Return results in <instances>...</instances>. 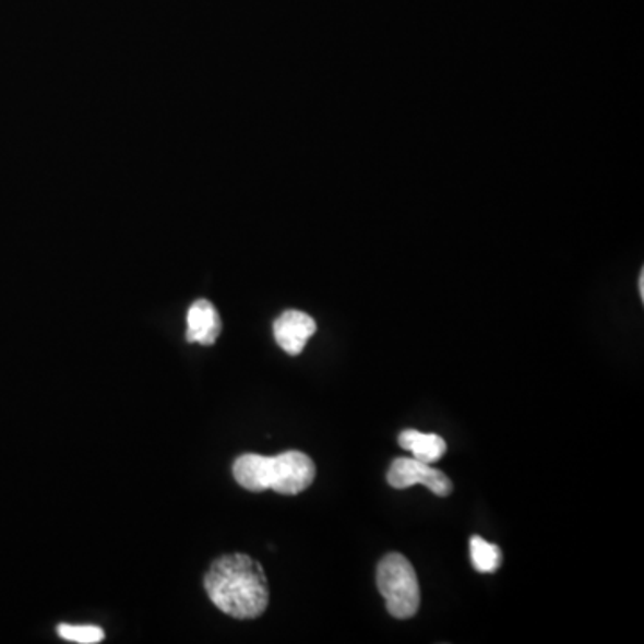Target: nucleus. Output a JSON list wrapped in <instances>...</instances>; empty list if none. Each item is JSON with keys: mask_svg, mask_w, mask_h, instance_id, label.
<instances>
[{"mask_svg": "<svg viewBox=\"0 0 644 644\" xmlns=\"http://www.w3.org/2000/svg\"><path fill=\"white\" fill-rule=\"evenodd\" d=\"M204 587L212 604L235 620H254L267 609V576L262 564L246 553L215 560Z\"/></svg>", "mask_w": 644, "mask_h": 644, "instance_id": "f257e3e1", "label": "nucleus"}, {"mask_svg": "<svg viewBox=\"0 0 644 644\" xmlns=\"http://www.w3.org/2000/svg\"><path fill=\"white\" fill-rule=\"evenodd\" d=\"M238 486L251 492L271 491L296 496L315 480V464L302 451H285L278 456H238L234 464Z\"/></svg>", "mask_w": 644, "mask_h": 644, "instance_id": "f03ea898", "label": "nucleus"}, {"mask_svg": "<svg viewBox=\"0 0 644 644\" xmlns=\"http://www.w3.org/2000/svg\"><path fill=\"white\" fill-rule=\"evenodd\" d=\"M377 584L380 595L385 598L389 615L396 620H408L416 616L421 605V589L416 571L402 553H389L378 564Z\"/></svg>", "mask_w": 644, "mask_h": 644, "instance_id": "7ed1b4c3", "label": "nucleus"}, {"mask_svg": "<svg viewBox=\"0 0 644 644\" xmlns=\"http://www.w3.org/2000/svg\"><path fill=\"white\" fill-rule=\"evenodd\" d=\"M389 486L394 489H408L412 486H425L437 496H450L453 484L444 473L439 472L431 464L416 461V458H396L392 462L389 475Z\"/></svg>", "mask_w": 644, "mask_h": 644, "instance_id": "20e7f679", "label": "nucleus"}, {"mask_svg": "<svg viewBox=\"0 0 644 644\" xmlns=\"http://www.w3.org/2000/svg\"><path fill=\"white\" fill-rule=\"evenodd\" d=\"M315 330H318V324L308 313L287 310L274 322V338L283 351L298 357Z\"/></svg>", "mask_w": 644, "mask_h": 644, "instance_id": "39448f33", "label": "nucleus"}, {"mask_svg": "<svg viewBox=\"0 0 644 644\" xmlns=\"http://www.w3.org/2000/svg\"><path fill=\"white\" fill-rule=\"evenodd\" d=\"M187 324H189L187 341L201 344V346H214L220 335V330H223L217 308L204 299L193 302L190 307Z\"/></svg>", "mask_w": 644, "mask_h": 644, "instance_id": "423d86ee", "label": "nucleus"}, {"mask_svg": "<svg viewBox=\"0 0 644 644\" xmlns=\"http://www.w3.org/2000/svg\"><path fill=\"white\" fill-rule=\"evenodd\" d=\"M399 446L403 450L412 451L416 461L425 464H436L446 453V441L437 433H421L417 430H405L399 436Z\"/></svg>", "mask_w": 644, "mask_h": 644, "instance_id": "0eeeda50", "label": "nucleus"}, {"mask_svg": "<svg viewBox=\"0 0 644 644\" xmlns=\"http://www.w3.org/2000/svg\"><path fill=\"white\" fill-rule=\"evenodd\" d=\"M469 551H472V562L476 571L496 573V571L500 570V546L491 545L486 539L475 536L472 537V542H469Z\"/></svg>", "mask_w": 644, "mask_h": 644, "instance_id": "6e6552de", "label": "nucleus"}, {"mask_svg": "<svg viewBox=\"0 0 644 644\" xmlns=\"http://www.w3.org/2000/svg\"><path fill=\"white\" fill-rule=\"evenodd\" d=\"M58 634L70 643L97 644L105 641V630L94 627V624L75 627V624L63 623L58 627Z\"/></svg>", "mask_w": 644, "mask_h": 644, "instance_id": "1a4fd4ad", "label": "nucleus"}, {"mask_svg": "<svg viewBox=\"0 0 644 644\" xmlns=\"http://www.w3.org/2000/svg\"><path fill=\"white\" fill-rule=\"evenodd\" d=\"M640 294H641V299H644V273H641V276H640Z\"/></svg>", "mask_w": 644, "mask_h": 644, "instance_id": "9d476101", "label": "nucleus"}]
</instances>
